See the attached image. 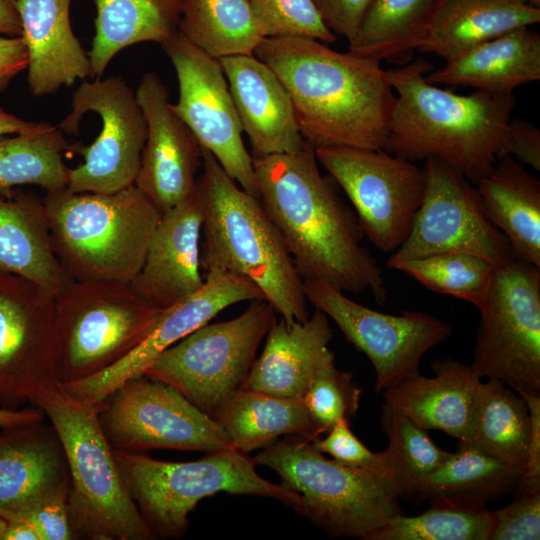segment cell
<instances>
[{
    "mask_svg": "<svg viewBox=\"0 0 540 540\" xmlns=\"http://www.w3.org/2000/svg\"><path fill=\"white\" fill-rule=\"evenodd\" d=\"M258 199L279 231L304 280L348 293L370 292L377 304L387 288L374 257L362 245L363 231L334 179L321 174L314 148L293 154L252 157Z\"/></svg>",
    "mask_w": 540,
    "mask_h": 540,
    "instance_id": "1",
    "label": "cell"
},
{
    "mask_svg": "<svg viewBox=\"0 0 540 540\" xmlns=\"http://www.w3.org/2000/svg\"><path fill=\"white\" fill-rule=\"evenodd\" d=\"M253 55L281 80L314 149H382L396 95L380 61L305 37H264Z\"/></svg>",
    "mask_w": 540,
    "mask_h": 540,
    "instance_id": "2",
    "label": "cell"
},
{
    "mask_svg": "<svg viewBox=\"0 0 540 540\" xmlns=\"http://www.w3.org/2000/svg\"><path fill=\"white\" fill-rule=\"evenodd\" d=\"M431 69L418 57L386 70L396 100L382 149L412 162L439 159L476 185L499 158L515 97L480 90L458 95L427 82Z\"/></svg>",
    "mask_w": 540,
    "mask_h": 540,
    "instance_id": "3",
    "label": "cell"
},
{
    "mask_svg": "<svg viewBox=\"0 0 540 540\" xmlns=\"http://www.w3.org/2000/svg\"><path fill=\"white\" fill-rule=\"evenodd\" d=\"M196 198L202 212L200 267L246 277L287 323L310 316L303 280L260 200L243 190L206 149Z\"/></svg>",
    "mask_w": 540,
    "mask_h": 540,
    "instance_id": "4",
    "label": "cell"
},
{
    "mask_svg": "<svg viewBox=\"0 0 540 540\" xmlns=\"http://www.w3.org/2000/svg\"><path fill=\"white\" fill-rule=\"evenodd\" d=\"M54 254L67 277L130 283L161 212L135 186L114 193L68 187L43 198Z\"/></svg>",
    "mask_w": 540,
    "mask_h": 540,
    "instance_id": "5",
    "label": "cell"
},
{
    "mask_svg": "<svg viewBox=\"0 0 540 540\" xmlns=\"http://www.w3.org/2000/svg\"><path fill=\"white\" fill-rule=\"evenodd\" d=\"M55 427L68 461V506L76 539L151 540L155 536L131 498L98 419V410L59 385L30 403Z\"/></svg>",
    "mask_w": 540,
    "mask_h": 540,
    "instance_id": "6",
    "label": "cell"
},
{
    "mask_svg": "<svg viewBox=\"0 0 540 540\" xmlns=\"http://www.w3.org/2000/svg\"><path fill=\"white\" fill-rule=\"evenodd\" d=\"M314 439L287 435L264 447L254 459L300 496L298 514L328 536L366 538L403 513L392 477L326 458Z\"/></svg>",
    "mask_w": 540,
    "mask_h": 540,
    "instance_id": "7",
    "label": "cell"
},
{
    "mask_svg": "<svg viewBox=\"0 0 540 540\" xmlns=\"http://www.w3.org/2000/svg\"><path fill=\"white\" fill-rule=\"evenodd\" d=\"M122 479L155 538H181L199 501L219 492L267 497L296 508L297 492L262 478L237 449L207 452L199 460L169 462L113 449Z\"/></svg>",
    "mask_w": 540,
    "mask_h": 540,
    "instance_id": "8",
    "label": "cell"
},
{
    "mask_svg": "<svg viewBox=\"0 0 540 540\" xmlns=\"http://www.w3.org/2000/svg\"><path fill=\"white\" fill-rule=\"evenodd\" d=\"M163 311L129 283L69 279L55 295L60 384L88 378L122 360L148 337Z\"/></svg>",
    "mask_w": 540,
    "mask_h": 540,
    "instance_id": "9",
    "label": "cell"
},
{
    "mask_svg": "<svg viewBox=\"0 0 540 540\" xmlns=\"http://www.w3.org/2000/svg\"><path fill=\"white\" fill-rule=\"evenodd\" d=\"M275 314L268 301L252 300L234 319L207 323L164 350L143 374L173 387L212 417L245 383Z\"/></svg>",
    "mask_w": 540,
    "mask_h": 540,
    "instance_id": "10",
    "label": "cell"
},
{
    "mask_svg": "<svg viewBox=\"0 0 540 540\" xmlns=\"http://www.w3.org/2000/svg\"><path fill=\"white\" fill-rule=\"evenodd\" d=\"M478 310L473 371L540 396V267L516 258L495 267Z\"/></svg>",
    "mask_w": 540,
    "mask_h": 540,
    "instance_id": "11",
    "label": "cell"
},
{
    "mask_svg": "<svg viewBox=\"0 0 540 540\" xmlns=\"http://www.w3.org/2000/svg\"><path fill=\"white\" fill-rule=\"evenodd\" d=\"M101 428L113 449H235L221 426L173 387L144 374L128 379L101 405Z\"/></svg>",
    "mask_w": 540,
    "mask_h": 540,
    "instance_id": "12",
    "label": "cell"
},
{
    "mask_svg": "<svg viewBox=\"0 0 540 540\" xmlns=\"http://www.w3.org/2000/svg\"><path fill=\"white\" fill-rule=\"evenodd\" d=\"M317 161L351 201L363 234L381 251L406 240L425 189L422 169L383 149L315 148Z\"/></svg>",
    "mask_w": 540,
    "mask_h": 540,
    "instance_id": "13",
    "label": "cell"
},
{
    "mask_svg": "<svg viewBox=\"0 0 540 540\" xmlns=\"http://www.w3.org/2000/svg\"><path fill=\"white\" fill-rule=\"evenodd\" d=\"M89 112L101 129L88 146H75L84 162L69 170L68 188L75 192L114 193L135 184L147 127L136 93L121 77L84 81L73 93L71 112L57 125L75 134Z\"/></svg>",
    "mask_w": 540,
    "mask_h": 540,
    "instance_id": "14",
    "label": "cell"
},
{
    "mask_svg": "<svg viewBox=\"0 0 540 540\" xmlns=\"http://www.w3.org/2000/svg\"><path fill=\"white\" fill-rule=\"evenodd\" d=\"M422 170V202L406 240L388 258V268L448 252L474 254L496 267L514 259L508 239L486 217L471 182L436 158L426 159Z\"/></svg>",
    "mask_w": 540,
    "mask_h": 540,
    "instance_id": "15",
    "label": "cell"
},
{
    "mask_svg": "<svg viewBox=\"0 0 540 540\" xmlns=\"http://www.w3.org/2000/svg\"><path fill=\"white\" fill-rule=\"evenodd\" d=\"M303 288L307 301L331 318L347 341L369 358L376 393L419 374L423 355L452 333L448 322L426 312L381 313L318 281L304 280Z\"/></svg>",
    "mask_w": 540,
    "mask_h": 540,
    "instance_id": "16",
    "label": "cell"
},
{
    "mask_svg": "<svg viewBox=\"0 0 540 540\" xmlns=\"http://www.w3.org/2000/svg\"><path fill=\"white\" fill-rule=\"evenodd\" d=\"M59 384L55 295L0 273V407L18 409Z\"/></svg>",
    "mask_w": 540,
    "mask_h": 540,
    "instance_id": "17",
    "label": "cell"
},
{
    "mask_svg": "<svg viewBox=\"0 0 540 540\" xmlns=\"http://www.w3.org/2000/svg\"><path fill=\"white\" fill-rule=\"evenodd\" d=\"M176 71L179 96L172 110L240 187L258 198L252 155L222 66L180 32L161 45Z\"/></svg>",
    "mask_w": 540,
    "mask_h": 540,
    "instance_id": "18",
    "label": "cell"
},
{
    "mask_svg": "<svg viewBox=\"0 0 540 540\" xmlns=\"http://www.w3.org/2000/svg\"><path fill=\"white\" fill-rule=\"evenodd\" d=\"M203 276L202 288L164 310L148 337L126 357L100 373L59 384V387L99 411L102 403L120 385L142 375L164 350L207 324L219 312L242 301L265 300L259 287L246 277L223 271H212Z\"/></svg>",
    "mask_w": 540,
    "mask_h": 540,
    "instance_id": "19",
    "label": "cell"
},
{
    "mask_svg": "<svg viewBox=\"0 0 540 540\" xmlns=\"http://www.w3.org/2000/svg\"><path fill=\"white\" fill-rule=\"evenodd\" d=\"M135 93L147 133L134 185L162 214L195 194L203 148L172 110L168 89L157 74H144Z\"/></svg>",
    "mask_w": 540,
    "mask_h": 540,
    "instance_id": "20",
    "label": "cell"
},
{
    "mask_svg": "<svg viewBox=\"0 0 540 540\" xmlns=\"http://www.w3.org/2000/svg\"><path fill=\"white\" fill-rule=\"evenodd\" d=\"M69 491L67 457L52 424L0 428V517H22Z\"/></svg>",
    "mask_w": 540,
    "mask_h": 540,
    "instance_id": "21",
    "label": "cell"
},
{
    "mask_svg": "<svg viewBox=\"0 0 540 540\" xmlns=\"http://www.w3.org/2000/svg\"><path fill=\"white\" fill-rule=\"evenodd\" d=\"M201 227L202 212L196 194L162 213L143 265L129 283L151 306L166 310L202 288Z\"/></svg>",
    "mask_w": 540,
    "mask_h": 540,
    "instance_id": "22",
    "label": "cell"
},
{
    "mask_svg": "<svg viewBox=\"0 0 540 540\" xmlns=\"http://www.w3.org/2000/svg\"><path fill=\"white\" fill-rule=\"evenodd\" d=\"M218 60L252 157L299 152L306 141L299 132L291 97L274 71L254 55Z\"/></svg>",
    "mask_w": 540,
    "mask_h": 540,
    "instance_id": "23",
    "label": "cell"
},
{
    "mask_svg": "<svg viewBox=\"0 0 540 540\" xmlns=\"http://www.w3.org/2000/svg\"><path fill=\"white\" fill-rule=\"evenodd\" d=\"M70 5L71 0L16 2L28 56L27 81L35 96L91 76L88 53L72 30Z\"/></svg>",
    "mask_w": 540,
    "mask_h": 540,
    "instance_id": "24",
    "label": "cell"
},
{
    "mask_svg": "<svg viewBox=\"0 0 540 540\" xmlns=\"http://www.w3.org/2000/svg\"><path fill=\"white\" fill-rule=\"evenodd\" d=\"M332 334L328 317L317 309L304 322L275 320L243 386L301 399L316 371L334 355L328 347Z\"/></svg>",
    "mask_w": 540,
    "mask_h": 540,
    "instance_id": "25",
    "label": "cell"
},
{
    "mask_svg": "<svg viewBox=\"0 0 540 540\" xmlns=\"http://www.w3.org/2000/svg\"><path fill=\"white\" fill-rule=\"evenodd\" d=\"M435 376L419 374L383 391L385 404L426 430L463 439L481 379L470 365L446 358L431 365Z\"/></svg>",
    "mask_w": 540,
    "mask_h": 540,
    "instance_id": "26",
    "label": "cell"
},
{
    "mask_svg": "<svg viewBox=\"0 0 540 540\" xmlns=\"http://www.w3.org/2000/svg\"><path fill=\"white\" fill-rule=\"evenodd\" d=\"M540 22V8L521 0H440L416 50L452 60L502 34Z\"/></svg>",
    "mask_w": 540,
    "mask_h": 540,
    "instance_id": "27",
    "label": "cell"
},
{
    "mask_svg": "<svg viewBox=\"0 0 540 540\" xmlns=\"http://www.w3.org/2000/svg\"><path fill=\"white\" fill-rule=\"evenodd\" d=\"M425 79L434 85L512 94L540 79V36L528 27L514 29L447 61Z\"/></svg>",
    "mask_w": 540,
    "mask_h": 540,
    "instance_id": "28",
    "label": "cell"
},
{
    "mask_svg": "<svg viewBox=\"0 0 540 540\" xmlns=\"http://www.w3.org/2000/svg\"><path fill=\"white\" fill-rule=\"evenodd\" d=\"M0 273L23 277L56 295L69 281L50 239L43 199L14 189L0 195Z\"/></svg>",
    "mask_w": 540,
    "mask_h": 540,
    "instance_id": "29",
    "label": "cell"
},
{
    "mask_svg": "<svg viewBox=\"0 0 540 540\" xmlns=\"http://www.w3.org/2000/svg\"><path fill=\"white\" fill-rule=\"evenodd\" d=\"M475 188L486 217L506 236L513 257L540 267L539 179L511 156H502Z\"/></svg>",
    "mask_w": 540,
    "mask_h": 540,
    "instance_id": "30",
    "label": "cell"
},
{
    "mask_svg": "<svg viewBox=\"0 0 540 540\" xmlns=\"http://www.w3.org/2000/svg\"><path fill=\"white\" fill-rule=\"evenodd\" d=\"M184 0H94L95 35L87 52L91 76L101 78L113 57L142 42L164 44L179 33Z\"/></svg>",
    "mask_w": 540,
    "mask_h": 540,
    "instance_id": "31",
    "label": "cell"
},
{
    "mask_svg": "<svg viewBox=\"0 0 540 540\" xmlns=\"http://www.w3.org/2000/svg\"><path fill=\"white\" fill-rule=\"evenodd\" d=\"M212 418L235 449L244 453L264 448L282 435L311 439L321 435L302 399L281 397L244 386L231 393Z\"/></svg>",
    "mask_w": 540,
    "mask_h": 540,
    "instance_id": "32",
    "label": "cell"
},
{
    "mask_svg": "<svg viewBox=\"0 0 540 540\" xmlns=\"http://www.w3.org/2000/svg\"><path fill=\"white\" fill-rule=\"evenodd\" d=\"M531 435L525 400L500 380L479 383L459 446L524 467Z\"/></svg>",
    "mask_w": 540,
    "mask_h": 540,
    "instance_id": "33",
    "label": "cell"
},
{
    "mask_svg": "<svg viewBox=\"0 0 540 540\" xmlns=\"http://www.w3.org/2000/svg\"><path fill=\"white\" fill-rule=\"evenodd\" d=\"M68 148L64 133L48 122L0 139V195L22 185H36L46 192L68 187L70 168L63 161Z\"/></svg>",
    "mask_w": 540,
    "mask_h": 540,
    "instance_id": "34",
    "label": "cell"
},
{
    "mask_svg": "<svg viewBox=\"0 0 540 540\" xmlns=\"http://www.w3.org/2000/svg\"><path fill=\"white\" fill-rule=\"evenodd\" d=\"M179 32L215 59L253 55L264 38L248 0H184Z\"/></svg>",
    "mask_w": 540,
    "mask_h": 540,
    "instance_id": "35",
    "label": "cell"
},
{
    "mask_svg": "<svg viewBox=\"0 0 540 540\" xmlns=\"http://www.w3.org/2000/svg\"><path fill=\"white\" fill-rule=\"evenodd\" d=\"M523 468L459 446L421 485L415 500L467 498L487 503L514 494Z\"/></svg>",
    "mask_w": 540,
    "mask_h": 540,
    "instance_id": "36",
    "label": "cell"
},
{
    "mask_svg": "<svg viewBox=\"0 0 540 540\" xmlns=\"http://www.w3.org/2000/svg\"><path fill=\"white\" fill-rule=\"evenodd\" d=\"M416 516L398 514L366 540H490L494 512L486 503L457 497H436Z\"/></svg>",
    "mask_w": 540,
    "mask_h": 540,
    "instance_id": "37",
    "label": "cell"
},
{
    "mask_svg": "<svg viewBox=\"0 0 540 540\" xmlns=\"http://www.w3.org/2000/svg\"><path fill=\"white\" fill-rule=\"evenodd\" d=\"M439 1L373 0L349 51L381 61L413 50Z\"/></svg>",
    "mask_w": 540,
    "mask_h": 540,
    "instance_id": "38",
    "label": "cell"
},
{
    "mask_svg": "<svg viewBox=\"0 0 540 540\" xmlns=\"http://www.w3.org/2000/svg\"><path fill=\"white\" fill-rule=\"evenodd\" d=\"M381 426L388 437L385 452L399 498L415 500L421 485L449 452L434 443L428 430L385 403Z\"/></svg>",
    "mask_w": 540,
    "mask_h": 540,
    "instance_id": "39",
    "label": "cell"
},
{
    "mask_svg": "<svg viewBox=\"0 0 540 540\" xmlns=\"http://www.w3.org/2000/svg\"><path fill=\"white\" fill-rule=\"evenodd\" d=\"M496 266L465 252H448L395 264L392 269L413 277L429 290L468 301L477 309L484 302Z\"/></svg>",
    "mask_w": 540,
    "mask_h": 540,
    "instance_id": "40",
    "label": "cell"
},
{
    "mask_svg": "<svg viewBox=\"0 0 540 540\" xmlns=\"http://www.w3.org/2000/svg\"><path fill=\"white\" fill-rule=\"evenodd\" d=\"M361 395L362 389L352 374L337 369L333 355L316 371L301 399L323 434L338 420L356 415Z\"/></svg>",
    "mask_w": 540,
    "mask_h": 540,
    "instance_id": "41",
    "label": "cell"
},
{
    "mask_svg": "<svg viewBox=\"0 0 540 540\" xmlns=\"http://www.w3.org/2000/svg\"><path fill=\"white\" fill-rule=\"evenodd\" d=\"M248 3L264 37H305L325 44L337 40L312 0H248Z\"/></svg>",
    "mask_w": 540,
    "mask_h": 540,
    "instance_id": "42",
    "label": "cell"
},
{
    "mask_svg": "<svg viewBox=\"0 0 540 540\" xmlns=\"http://www.w3.org/2000/svg\"><path fill=\"white\" fill-rule=\"evenodd\" d=\"M326 437L313 440L316 448L330 455L335 461L379 475L392 477L385 451H370L351 431L349 419L338 420L326 433Z\"/></svg>",
    "mask_w": 540,
    "mask_h": 540,
    "instance_id": "43",
    "label": "cell"
},
{
    "mask_svg": "<svg viewBox=\"0 0 540 540\" xmlns=\"http://www.w3.org/2000/svg\"><path fill=\"white\" fill-rule=\"evenodd\" d=\"M493 512L490 540L540 538V492L515 494L511 503Z\"/></svg>",
    "mask_w": 540,
    "mask_h": 540,
    "instance_id": "44",
    "label": "cell"
},
{
    "mask_svg": "<svg viewBox=\"0 0 540 540\" xmlns=\"http://www.w3.org/2000/svg\"><path fill=\"white\" fill-rule=\"evenodd\" d=\"M373 0H312L322 21L335 35L352 42Z\"/></svg>",
    "mask_w": 540,
    "mask_h": 540,
    "instance_id": "45",
    "label": "cell"
},
{
    "mask_svg": "<svg viewBox=\"0 0 540 540\" xmlns=\"http://www.w3.org/2000/svg\"><path fill=\"white\" fill-rule=\"evenodd\" d=\"M24 516H28L36 525L41 540L76 539L69 512L68 496L43 501Z\"/></svg>",
    "mask_w": 540,
    "mask_h": 540,
    "instance_id": "46",
    "label": "cell"
},
{
    "mask_svg": "<svg viewBox=\"0 0 540 540\" xmlns=\"http://www.w3.org/2000/svg\"><path fill=\"white\" fill-rule=\"evenodd\" d=\"M502 156H514L540 171V130L528 121L510 119L499 158Z\"/></svg>",
    "mask_w": 540,
    "mask_h": 540,
    "instance_id": "47",
    "label": "cell"
},
{
    "mask_svg": "<svg viewBox=\"0 0 540 540\" xmlns=\"http://www.w3.org/2000/svg\"><path fill=\"white\" fill-rule=\"evenodd\" d=\"M531 421V435L526 461L518 487L513 495L540 492V396L521 394Z\"/></svg>",
    "mask_w": 540,
    "mask_h": 540,
    "instance_id": "48",
    "label": "cell"
},
{
    "mask_svg": "<svg viewBox=\"0 0 540 540\" xmlns=\"http://www.w3.org/2000/svg\"><path fill=\"white\" fill-rule=\"evenodd\" d=\"M28 56L21 36L0 37V93L11 80L27 68Z\"/></svg>",
    "mask_w": 540,
    "mask_h": 540,
    "instance_id": "49",
    "label": "cell"
},
{
    "mask_svg": "<svg viewBox=\"0 0 540 540\" xmlns=\"http://www.w3.org/2000/svg\"><path fill=\"white\" fill-rule=\"evenodd\" d=\"M44 413L37 407L9 409L0 407V428L27 425L44 420Z\"/></svg>",
    "mask_w": 540,
    "mask_h": 540,
    "instance_id": "50",
    "label": "cell"
},
{
    "mask_svg": "<svg viewBox=\"0 0 540 540\" xmlns=\"http://www.w3.org/2000/svg\"><path fill=\"white\" fill-rule=\"evenodd\" d=\"M17 0H0V37L21 36L22 28Z\"/></svg>",
    "mask_w": 540,
    "mask_h": 540,
    "instance_id": "51",
    "label": "cell"
},
{
    "mask_svg": "<svg viewBox=\"0 0 540 540\" xmlns=\"http://www.w3.org/2000/svg\"><path fill=\"white\" fill-rule=\"evenodd\" d=\"M4 540H41L40 533L28 516L7 521Z\"/></svg>",
    "mask_w": 540,
    "mask_h": 540,
    "instance_id": "52",
    "label": "cell"
},
{
    "mask_svg": "<svg viewBox=\"0 0 540 540\" xmlns=\"http://www.w3.org/2000/svg\"><path fill=\"white\" fill-rule=\"evenodd\" d=\"M38 125L39 122L25 121L0 106V135L23 133Z\"/></svg>",
    "mask_w": 540,
    "mask_h": 540,
    "instance_id": "53",
    "label": "cell"
},
{
    "mask_svg": "<svg viewBox=\"0 0 540 540\" xmlns=\"http://www.w3.org/2000/svg\"><path fill=\"white\" fill-rule=\"evenodd\" d=\"M7 521L0 517V540H4V533L6 530Z\"/></svg>",
    "mask_w": 540,
    "mask_h": 540,
    "instance_id": "54",
    "label": "cell"
},
{
    "mask_svg": "<svg viewBox=\"0 0 540 540\" xmlns=\"http://www.w3.org/2000/svg\"><path fill=\"white\" fill-rule=\"evenodd\" d=\"M529 5L539 7L540 6V0H521Z\"/></svg>",
    "mask_w": 540,
    "mask_h": 540,
    "instance_id": "55",
    "label": "cell"
}]
</instances>
